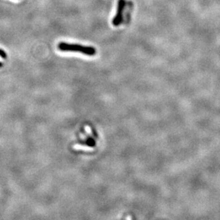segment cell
Segmentation results:
<instances>
[{
	"mask_svg": "<svg viewBox=\"0 0 220 220\" xmlns=\"http://www.w3.org/2000/svg\"><path fill=\"white\" fill-rule=\"evenodd\" d=\"M58 46L61 51L81 52L88 56H94L96 53V49L91 46H83L81 45L67 44L64 42H61Z\"/></svg>",
	"mask_w": 220,
	"mask_h": 220,
	"instance_id": "1",
	"label": "cell"
},
{
	"mask_svg": "<svg viewBox=\"0 0 220 220\" xmlns=\"http://www.w3.org/2000/svg\"><path fill=\"white\" fill-rule=\"evenodd\" d=\"M131 2H127L126 0H118V6H117V12L115 14V17L113 19V24L115 26H119L126 21L128 22L126 16V9L128 7L129 4Z\"/></svg>",
	"mask_w": 220,
	"mask_h": 220,
	"instance_id": "2",
	"label": "cell"
},
{
	"mask_svg": "<svg viewBox=\"0 0 220 220\" xmlns=\"http://www.w3.org/2000/svg\"><path fill=\"white\" fill-rule=\"evenodd\" d=\"M0 56H1L2 58H6V57H7L6 52L4 51L3 50L1 49H0Z\"/></svg>",
	"mask_w": 220,
	"mask_h": 220,
	"instance_id": "3",
	"label": "cell"
},
{
	"mask_svg": "<svg viewBox=\"0 0 220 220\" xmlns=\"http://www.w3.org/2000/svg\"><path fill=\"white\" fill-rule=\"evenodd\" d=\"M2 66H3V64H2V63L0 62V68H2Z\"/></svg>",
	"mask_w": 220,
	"mask_h": 220,
	"instance_id": "4",
	"label": "cell"
}]
</instances>
